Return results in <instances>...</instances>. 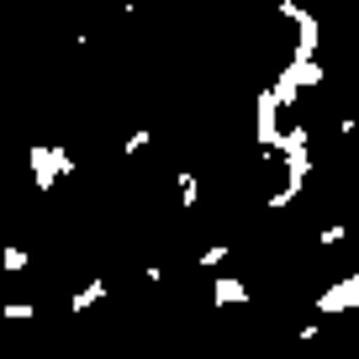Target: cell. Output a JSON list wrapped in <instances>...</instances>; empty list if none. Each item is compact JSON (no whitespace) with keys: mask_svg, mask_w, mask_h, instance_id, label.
Wrapping results in <instances>:
<instances>
[{"mask_svg":"<svg viewBox=\"0 0 359 359\" xmlns=\"http://www.w3.org/2000/svg\"><path fill=\"white\" fill-rule=\"evenodd\" d=\"M0 302H6V291H0Z\"/></svg>","mask_w":359,"mask_h":359,"instance_id":"5bb4252c","label":"cell"},{"mask_svg":"<svg viewBox=\"0 0 359 359\" xmlns=\"http://www.w3.org/2000/svg\"><path fill=\"white\" fill-rule=\"evenodd\" d=\"M306 85H323V64H317V58H312V64H296V58H291V64L275 74V85H264V90H269V101L285 111V106H296V95H302Z\"/></svg>","mask_w":359,"mask_h":359,"instance_id":"6da1fadb","label":"cell"},{"mask_svg":"<svg viewBox=\"0 0 359 359\" xmlns=\"http://www.w3.org/2000/svg\"><path fill=\"white\" fill-rule=\"evenodd\" d=\"M248 302V285L233 280V275H222V280L212 285V306H243Z\"/></svg>","mask_w":359,"mask_h":359,"instance_id":"8992f818","label":"cell"},{"mask_svg":"<svg viewBox=\"0 0 359 359\" xmlns=\"http://www.w3.org/2000/svg\"><path fill=\"white\" fill-rule=\"evenodd\" d=\"M175 180H180V206H185V212H191V206L201 201V185H196V175H191V169H180Z\"/></svg>","mask_w":359,"mask_h":359,"instance_id":"ba28073f","label":"cell"},{"mask_svg":"<svg viewBox=\"0 0 359 359\" xmlns=\"http://www.w3.org/2000/svg\"><path fill=\"white\" fill-rule=\"evenodd\" d=\"M359 306V269L354 275H344V280H333L323 296H317V317H344Z\"/></svg>","mask_w":359,"mask_h":359,"instance_id":"277c9868","label":"cell"},{"mask_svg":"<svg viewBox=\"0 0 359 359\" xmlns=\"http://www.w3.org/2000/svg\"><path fill=\"white\" fill-rule=\"evenodd\" d=\"M148 148V127H133V133H127V143H122V154L133 158V154H143Z\"/></svg>","mask_w":359,"mask_h":359,"instance_id":"8fae6325","label":"cell"},{"mask_svg":"<svg viewBox=\"0 0 359 359\" xmlns=\"http://www.w3.org/2000/svg\"><path fill=\"white\" fill-rule=\"evenodd\" d=\"M227 259V243H212V248H201V269H217Z\"/></svg>","mask_w":359,"mask_h":359,"instance_id":"7c38bea8","label":"cell"},{"mask_svg":"<svg viewBox=\"0 0 359 359\" xmlns=\"http://www.w3.org/2000/svg\"><path fill=\"white\" fill-rule=\"evenodd\" d=\"M27 164H32V185H37L43 196L53 191L58 180L74 175V158H69L64 148H48V143H32V148H27Z\"/></svg>","mask_w":359,"mask_h":359,"instance_id":"7a4b0ae2","label":"cell"},{"mask_svg":"<svg viewBox=\"0 0 359 359\" xmlns=\"http://www.w3.org/2000/svg\"><path fill=\"white\" fill-rule=\"evenodd\" d=\"M280 16L296 22V64H312V58H317V16L302 11L296 0H280Z\"/></svg>","mask_w":359,"mask_h":359,"instance_id":"3957f363","label":"cell"},{"mask_svg":"<svg viewBox=\"0 0 359 359\" xmlns=\"http://www.w3.org/2000/svg\"><path fill=\"white\" fill-rule=\"evenodd\" d=\"M101 296H106V275H95V280H85V291L69 302V312H74V317H79V312H90V306L101 302Z\"/></svg>","mask_w":359,"mask_h":359,"instance_id":"52a82bcc","label":"cell"},{"mask_svg":"<svg viewBox=\"0 0 359 359\" xmlns=\"http://www.w3.org/2000/svg\"><path fill=\"white\" fill-rule=\"evenodd\" d=\"M6 323H32V302H0Z\"/></svg>","mask_w":359,"mask_h":359,"instance_id":"30bf717a","label":"cell"},{"mask_svg":"<svg viewBox=\"0 0 359 359\" xmlns=\"http://www.w3.org/2000/svg\"><path fill=\"white\" fill-rule=\"evenodd\" d=\"M0 269H6V275H22V269H27V254H22L16 243H6V248H0Z\"/></svg>","mask_w":359,"mask_h":359,"instance_id":"9c48e42d","label":"cell"},{"mask_svg":"<svg viewBox=\"0 0 359 359\" xmlns=\"http://www.w3.org/2000/svg\"><path fill=\"white\" fill-rule=\"evenodd\" d=\"M275 116H280V106L269 101V90H259V101H254V137H259V154L275 158V148H280V127H275Z\"/></svg>","mask_w":359,"mask_h":359,"instance_id":"5b68a950","label":"cell"},{"mask_svg":"<svg viewBox=\"0 0 359 359\" xmlns=\"http://www.w3.org/2000/svg\"><path fill=\"white\" fill-rule=\"evenodd\" d=\"M323 248H333V243H344V222H333V227H323V238H317Z\"/></svg>","mask_w":359,"mask_h":359,"instance_id":"4fadbf2b","label":"cell"}]
</instances>
